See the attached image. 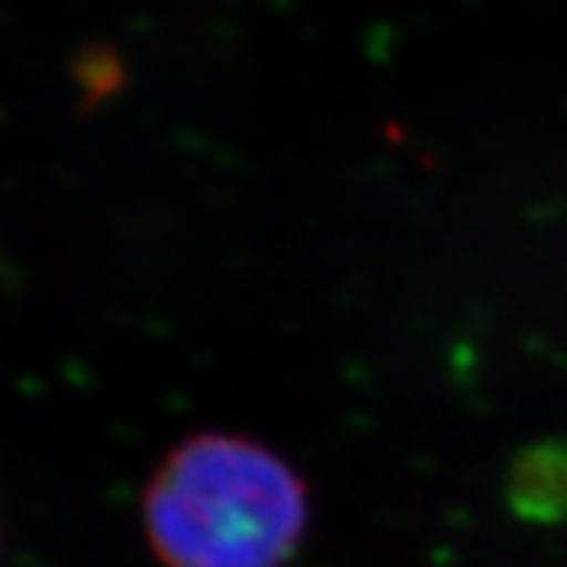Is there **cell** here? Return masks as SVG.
Masks as SVG:
<instances>
[{
	"mask_svg": "<svg viewBox=\"0 0 567 567\" xmlns=\"http://www.w3.org/2000/svg\"><path fill=\"white\" fill-rule=\"evenodd\" d=\"M305 478L267 444L202 431L165 455L141 499L165 567H284L308 534Z\"/></svg>",
	"mask_w": 567,
	"mask_h": 567,
	"instance_id": "1",
	"label": "cell"
}]
</instances>
